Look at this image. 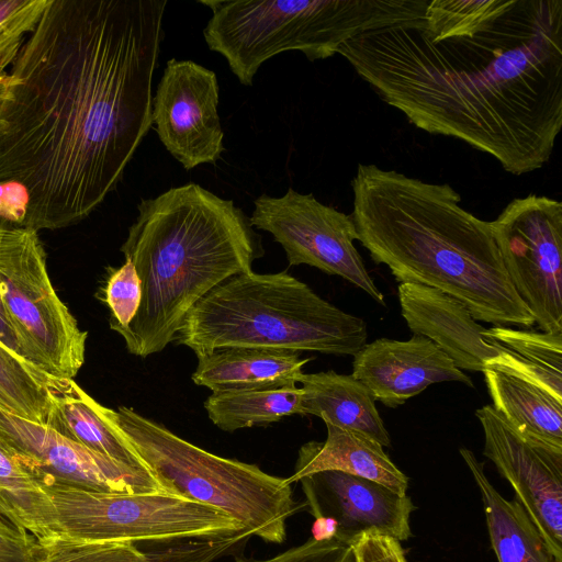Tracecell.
Segmentation results:
<instances>
[{"instance_id":"cell-1","label":"cell","mask_w":562,"mask_h":562,"mask_svg":"<svg viewBox=\"0 0 562 562\" xmlns=\"http://www.w3.org/2000/svg\"><path fill=\"white\" fill-rule=\"evenodd\" d=\"M167 0H49L0 83V221L74 225L153 125Z\"/></svg>"},{"instance_id":"cell-2","label":"cell","mask_w":562,"mask_h":562,"mask_svg":"<svg viewBox=\"0 0 562 562\" xmlns=\"http://www.w3.org/2000/svg\"><path fill=\"white\" fill-rule=\"evenodd\" d=\"M420 21L363 33L337 54L417 128L515 176L542 168L562 126V0H514L470 35L435 40Z\"/></svg>"},{"instance_id":"cell-3","label":"cell","mask_w":562,"mask_h":562,"mask_svg":"<svg viewBox=\"0 0 562 562\" xmlns=\"http://www.w3.org/2000/svg\"><path fill=\"white\" fill-rule=\"evenodd\" d=\"M351 188L357 240L397 282L437 289L475 321L535 324L509 281L491 222L463 209L450 184L359 164Z\"/></svg>"},{"instance_id":"cell-4","label":"cell","mask_w":562,"mask_h":562,"mask_svg":"<svg viewBox=\"0 0 562 562\" xmlns=\"http://www.w3.org/2000/svg\"><path fill=\"white\" fill-rule=\"evenodd\" d=\"M121 246L140 281L139 308L119 334L137 357L164 350L188 313L263 254L249 217L232 200L189 182L142 200Z\"/></svg>"},{"instance_id":"cell-5","label":"cell","mask_w":562,"mask_h":562,"mask_svg":"<svg viewBox=\"0 0 562 562\" xmlns=\"http://www.w3.org/2000/svg\"><path fill=\"white\" fill-rule=\"evenodd\" d=\"M364 321L323 300L285 271L235 274L188 313L177 344L196 356L250 347L355 356L366 344Z\"/></svg>"},{"instance_id":"cell-6","label":"cell","mask_w":562,"mask_h":562,"mask_svg":"<svg viewBox=\"0 0 562 562\" xmlns=\"http://www.w3.org/2000/svg\"><path fill=\"white\" fill-rule=\"evenodd\" d=\"M212 11L203 37L244 86L272 56L299 50L308 60L337 54L370 31L424 19L429 0H203Z\"/></svg>"},{"instance_id":"cell-7","label":"cell","mask_w":562,"mask_h":562,"mask_svg":"<svg viewBox=\"0 0 562 562\" xmlns=\"http://www.w3.org/2000/svg\"><path fill=\"white\" fill-rule=\"evenodd\" d=\"M105 414L169 495L212 506L265 542L286 539L288 519L302 505L285 479L211 453L133 408Z\"/></svg>"},{"instance_id":"cell-8","label":"cell","mask_w":562,"mask_h":562,"mask_svg":"<svg viewBox=\"0 0 562 562\" xmlns=\"http://www.w3.org/2000/svg\"><path fill=\"white\" fill-rule=\"evenodd\" d=\"M0 297L18 353L45 374L72 379L88 333L58 297L37 232L0 221Z\"/></svg>"},{"instance_id":"cell-9","label":"cell","mask_w":562,"mask_h":562,"mask_svg":"<svg viewBox=\"0 0 562 562\" xmlns=\"http://www.w3.org/2000/svg\"><path fill=\"white\" fill-rule=\"evenodd\" d=\"M57 537L76 542H175L245 530L227 514L164 493L122 494L43 483Z\"/></svg>"},{"instance_id":"cell-10","label":"cell","mask_w":562,"mask_h":562,"mask_svg":"<svg viewBox=\"0 0 562 562\" xmlns=\"http://www.w3.org/2000/svg\"><path fill=\"white\" fill-rule=\"evenodd\" d=\"M509 281L544 333L562 334V203L513 199L491 222Z\"/></svg>"},{"instance_id":"cell-11","label":"cell","mask_w":562,"mask_h":562,"mask_svg":"<svg viewBox=\"0 0 562 562\" xmlns=\"http://www.w3.org/2000/svg\"><path fill=\"white\" fill-rule=\"evenodd\" d=\"M254 205L250 224L273 236L289 266L307 265L341 277L385 304L353 244L357 232L350 215L292 188L278 198L261 194Z\"/></svg>"},{"instance_id":"cell-12","label":"cell","mask_w":562,"mask_h":562,"mask_svg":"<svg viewBox=\"0 0 562 562\" xmlns=\"http://www.w3.org/2000/svg\"><path fill=\"white\" fill-rule=\"evenodd\" d=\"M475 416L484 432L483 454L562 561V447L520 434L492 405L477 408Z\"/></svg>"},{"instance_id":"cell-13","label":"cell","mask_w":562,"mask_h":562,"mask_svg":"<svg viewBox=\"0 0 562 562\" xmlns=\"http://www.w3.org/2000/svg\"><path fill=\"white\" fill-rule=\"evenodd\" d=\"M0 438L41 484L59 483L122 494H168L148 470L114 461L65 438L46 425L2 409Z\"/></svg>"},{"instance_id":"cell-14","label":"cell","mask_w":562,"mask_h":562,"mask_svg":"<svg viewBox=\"0 0 562 562\" xmlns=\"http://www.w3.org/2000/svg\"><path fill=\"white\" fill-rule=\"evenodd\" d=\"M214 71L192 60L167 61L153 95V123L160 142L186 170L215 164L224 151Z\"/></svg>"},{"instance_id":"cell-15","label":"cell","mask_w":562,"mask_h":562,"mask_svg":"<svg viewBox=\"0 0 562 562\" xmlns=\"http://www.w3.org/2000/svg\"><path fill=\"white\" fill-rule=\"evenodd\" d=\"M305 507L317 517L337 522L335 539L351 546L362 535L374 532L397 541L412 537L409 518L415 509L407 495L339 471H322L299 481Z\"/></svg>"},{"instance_id":"cell-16","label":"cell","mask_w":562,"mask_h":562,"mask_svg":"<svg viewBox=\"0 0 562 562\" xmlns=\"http://www.w3.org/2000/svg\"><path fill=\"white\" fill-rule=\"evenodd\" d=\"M351 375L390 408L403 405L434 383L456 381L474 387L471 378L436 344L418 335L408 340L380 338L366 344L353 356Z\"/></svg>"},{"instance_id":"cell-17","label":"cell","mask_w":562,"mask_h":562,"mask_svg":"<svg viewBox=\"0 0 562 562\" xmlns=\"http://www.w3.org/2000/svg\"><path fill=\"white\" fill-rule=\"evenodd\" d=\"M401 314L414 335L436 344L460 370L483 371L501 347L484 336L469 310L441 291L416 283L397 288Z\"/></svg>"},{"instance_id":"cell-18","label":"cell","mask_w":562,"mask_h":562,"mask_svg":"<svg viewBox=\"0 0 562 562\" xmlns=\"http://www.w3.org/2000/svg\"><path fill=\"white\" fill-rule=\"evenodd\" d=\"M325 425L324 442L308 441L300 448L294 472L285 479L289 484L317 472L339 471L406 495L408 477L392 462L381 443L358 431Z\"/></svg>"},{"instance_id":"cell-19","label":"cell","mask_w":562,"mask_h":562,"mask_svg":"<svg viewBox=\"0 0 562 562\" xmlns=\"http://www.w3.org/2000/svg\"><path fill=\"white\" fill-rule=\"evenodd\" d=\"M196 357L192 381L213 392L297 383L312 360L301 358L300 351L250 347L221 348Z\"/></svg>"},{"instance_id":"cell-20","label":"cell","mask_w":562,"mask_h":562,"mask_svg":"<svg viewBox=\"0 0 562 562\" xmlns=\"http://www.w3.org/2000/svg\"><path fill=\"white\" fill-rule=\"evenodd\" d=\"M49 395L52 407L47 427L114 461L146 469L109 420L105 406L93 400L72 379L54 378Z\"/></svg>"},{"instance_id":"cell-21","label":"cell","mask_w":562,"mask_h":562,"mask_svg":"<svg viewBox=\"0 0 562 562\" xmlns=\"http://www.w3.org/2000/svg\"><path fill=\"white\" fill-rule=\"evenodd\" d=\"M301 415H314L325 424L363 434L383 447L391 438L370 390L351 374L335 371L304 373Z\"/></svg>"},{"instance_id":"cell-22","label":"cell","mask_w":562,"mask_h":562,"mask_svg":"<svg viewBox=\"0 0 562 562\" xmlns=\"http://www.w3.org/2000/svg\"><path fill=\"white\" fill-rule=\"evenodd\" d=\"M460 454L479 487L491 546L498 562H562L516 498L507 501L496 491L473 452L461 448Z\"/></svg>"},{"instance_id":"cell-23","label":"cell","mask_w":562,"mask_h":562,"mask_svg":"<svg viewBox=\"0 0 562 562\" xmlns=\"http://www.w3.org/2000/svg\"><path fill=\"white\" fill-rule=\"evenodd\" d=\"M484 336L501 347L485 369H493L528 382L562 402V334L485 328Z\"/></svg>"},{"instance_id":"cell-24","label":"cell","mask_w":562,"mask_h":562,"mask_svg":"<svg viewBox=\"0 0 562 562\" xmlns=\"http://www.w3.org/2000/svg\"><path fill=\"white\" fill-rule=\"evenodd\" d=\"M493 407L520 434L562 447V402L509 374L484 369Z\"/></svg>"},{"instance_id":"cell-25","label":"cell","mask_w":562,"mask_h":562,"mask_svg":"<svg viewBox=\"0 0 562 562\" xmlns=\"http://www.w3.org/2000/svg\"><path fill=\"white\" fill-rule=\"evenodd\" d=\"M0 517L40 541L57 537V518L43 485L0 438Z\"/></svg>"},{"instance_id":"cell-26","label":"cell","mask_w":562,"mask_h":562,"mask_svg":"<svg viewBox=\"0 0 562 562\" xmlns=\"http://www.w3.org/2000/svg\"><path fill=\"white\" fill-rule=\"evenodd\" d=\"M301 387L288 383L214 391L204 402V408L216 427L235 431L301 415Z\"/></svg>"},{"instance_id":"cell-27","label":"cell","mask_w":562,"mask_h":562,"mask_svg":"<svg viewBox=\"0 0 562 562\" xmlns=\"http://www.w3.org/2000/svg\"><path fill=\"white\" fill-rule=\"evenodd\" d=\"M53 379L0 341V409L46 425Z\"/></svg>"},{"instance_id":"cell-28","label":"cell","mask_w":562,"mask_h":562,"mask_svg":"<svg viewBox=\"0 0 562 562\" xmlns=\"http://www.w3.org/2000/svg\"><path fill=\"white\" fill-rule=\"evenodd\" d=\"M513 3L514 0H429L420 27L435 40L470 35Z\"/></svg>"},{"instance_id":"cell-29","label":"cell","mask_w":562,"mask_h":562,"mask_svg":"<svg viewBox=\"0 0 562 562\" xmlns=\"http://www.w3.org/2000/svg\"><path fill=\"white\" fill-rule=\"evenodd\" d=\"M49 0H0V75L13 64Z\"/></svg>"},{"instance_id":"cell-30","label":"cell","mask_w":562,"mask_h":562,"mask_svg":"<svg viewBox=\"0 0 562 562\" xmlns=\"http://www.w3.org/2000/svg\"><path fill=\"white\" fill-rule=\"evenodd\" d=\"M42 542L46 555L40 562H139L146 553L133 542H76L60 537Z\"/></svg>"},{"instance_id":"cell-31","label":"cell","mask_w":562,"mask_h":562,"mask_svg":"<svg viewBox=\"0 0 562 562\" xmlns=\"http://www.w3.org/2000/svg\"><path fill=\"white\" fill-rule=\"evenodd\" d=\"M101 300L111 312V329L116 333L125 329L136 315L142 300L140 281L130 259L110 270Z\"/></svg>"},{"instance_id":"cell-32","label":"cell","mask_w":562,"mask_h":562,"mask_svg":"<svg viewBox=\"0 0 562 562\" xmlns=\"http://www.w3.org/2000/svg\"><path fill=\"white\" fill-rule=\"evenodd\" d=\"M250 537L248 531L241 530L226 536L169 542L146 551L139 562H215Z\"/></svg>"},{"instance_id":"cell-33","label":"cell","mask_w":562,"mask_h":562,"mask_svg":"<svg viewBox=\"0 0 562 562\" xmlns=\"http://www.w3.org/2000/svg\"><path fill=\"white\" fill-rule=\"evenodd\" d=\"M235 562H355L352 547L337 539L316 541L310 538L269 559L235 557Z\"/></svg>"},{"instance_id":"cell-34","label":"cell","mask_w":562,"mask_h":562,"mask_svg":"<svg viewBox=\"0 0 562 562\" xmlns=\"http://www.w3.org/2000/svg\"><path fill=\"white\" fill-rule=\"evenodd\" d=\"M45 555V543L0 517V562H40Z\"/></svg>"},{"instance_id":"cell-35","label":"cell","mask_w":562,"mask_h":562,"mask_svg":"<svg viewBox=\"0 0 562 562\" xmlns=\"http://www.w3.org/2000/svg\"><path fill=\"white\" fill-rule=\"evenodd\" d=\"M355 562H407L401 542L382 535H362L352 544Z\"/></svg>"},{"instance_id":"cell-36","label":"cell","mask_w":562,"mask_h":562,"mask_svg":"<svg viewBox=\"0 0 562 562\" xmlns=\"http://www.w3.org/2000/svg\"><path fill=\"white\" fill-rule=\"evenodd\" d=\"M337 533V522L329 517H317L312 525V539L325 541L335 539Z\"/></svg>"},{"instance_id":"cell-37","label":"cell","mask_w":562,"mask_h":562,"mask_svg":"<svg viewBox=\"0 0 562 562\" xmlns=\"http://www.w3.org/2000/svg\"><path fill=\"white\" fill-rule=\"evenodd\" d=\"M0 341L18 353L16 338L10 323L7 319L0 297ZM19 355V353H18Z\"/></svg>"},{"instance_id":"cell-38","label":"cell","mask_w":562,"mask_h":562,"mask_svg":"<svg viewBox=\"0 0 562 562\" xmlns=\"http://www.w3.org/2000/svg\"><path fill=\"white\" fill-rule=\"evenodd\" d=\"M3 76H4V75H3ZM3 76H1V75H0V83H1V81H2Z\"/></svg>"}]
</instances>
